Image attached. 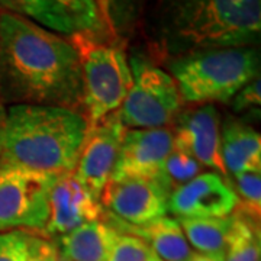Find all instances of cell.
Returning <instances> with one entry per match:
<instances>
[{"label": "cell", "instance_id": "6da1fadb", "mask_svg": "<svg viewBox=\"0 0 261 261\" xmlns=\"http://www.w3.org/2000/svg\"><path fill=\"white\" fill-rule=\"evenodd\" d=\"M0 102L83 113V77L68 37L0 9Z\"/></svg>", "mask_w": 261, "mask_h": 261}, {"label": "cell", "instance_id": "7a4b0ae2", "mask_svg": "<svg viewBox=\"0 0 261 261\" xmlns=\"http://www.w3.org/2000/svg\"><path fill=\"white\" fill-rule=\"evenodd\" d=\"M83 113L58 106L12 105L6 109L0 164L41 174L74 171L87 134Z\"/></svg>", "mask_w": 261, "mask_h": 261}, {"label": "cell", "instance_id": "3957f363", "mask_svg": "<svg viewBox=\"0 0 261 261\" xmlns=\"http://www.w3.org/2000/svg\"><path fill=\"white\" fill-rule=\"evenodd\" d=\"M261 0H167L160 37L171 54L214 48L255 47Z\"/></svg>", "mask_w": 261, "mask_h": 261}, {"label": "cell", "instance_id": "277c9868", "mask_svg": "<svg viewBox=\"0 0 261 261\" xmlns=\"http://www.w3.org/2000/svg\"><path fill=\"white\" fill-rule=\"evenodd\" d=\"M83 77V115L92 128L121 108L132 84L129 60L119 35L102 28L68 37Z\"/></svg>", "mask_w": 261, "mask_h": 261}, {"label": "cell", "instance_id": "5b68a950", "mask_svg": "<svg viewBox=\"0 0 261 261\" xmlns=\"http://www.w3.org/2000/svg\"><path fill=\"white\" fill-rule=\"evenodd\" d=\"M168 68L183 102H229L260 77V53L255 47L202 49L176 56Z\"/></svg>", "mask_w": 261, "mask_h": 261}, {"label": "cell", "instance_id": "8992f818", "mask_svg": "<svg viewBox=\"0 0 261 261\" xmlns=\"http://www.w3.org/2000/svg\"><path fill=\"white\" fill-rule=\"evenodd\" d=\"M132 84L116 116L125 129L167 128L177 118L181 96L170 73L142 54L129 60Z\"/></svg>", "mask_w": 261, "mask_h": 261}, {"label": "cell", "instance_id": "52a82bcc", "mask_svg": "<svg viewBox=\"0 0 261 261\" xmlns=\"http://www.w3.org/2000/svg\"><path fill=\"white\" fill-rule=\"evenodd\" d=\"M58 176L0 164V232H42L48 221V200Z\"/></svg>", "mask_w": 261, "mask_h": 261}, {"label": "cell", "instance_id": "ba28073f", "mask_svg": "<svg viewBox=\"0 0 261 261\" xmlns=\"http://www.w3.org/2000/svg\"><path fill=\"white\" fill-rule=\"evenodd\" d=\"M125 130L116 112L92 128H87L73 173L97 200H100L105 187L112 178Z\"/></svg>", "mask_w": 261, "mask_h": 261}, {"label": "cell", "instance_id": "9c48e42d", "mask_svg": "<svg viewBox=\"0 0 261 261\" xmlns=\"http://www.w3.org/2000/svg\"><path fill=\"white\" fill-rule=\"evenodd\" d=\"M168 192L159 180L128 177L111 180L100 197L115 219L128 225H145L167 215Z\"/></svg>", "mask_w": 261, "mask_h": 261}, {"label": "cell", "instance_id": "30bf717a", "mask_svg": "<svg viewBox=\"0 0 261 261\" xmlns=\"http://www.w3.org/2000/svg\"><path fill=\"white\" fill-rule=\"evenodd\" d=\"M238 207L232 186L216 171L197 174L174 189L167 200V212L174 218H224Z\"/></svg>", "mask_w": 261, "mask_h": 261}, {"label": "cell", "instance_id": "8fae6325", "mask_svg": "<svg viewBox=\"0 0 261 261\" xmlns=\"http://www.w3.org/2000/svg\"><path fill=\"white\" fill-rule=\"evenodd\" d=\"M171 132L174 148L186 152L221 176H228L221 151V119L214 105L206 103L178 113Z\"/></svg>", "mask_w": 261, "mask_h": 261}, {"label": "cell", "instance_id": "7c38bea8", "mask_svg": "<svg viewBox=\"0 0 261 261\" xmlns=\"http://www.w3.org/2000/svg\"><path fill=\"white\" fill-rule=\"evenodd\" d=\"M171 149L173 132L168 128L126 129L111 180L128 177L159 180Z\"/></svg>", "mask_w": 261, "mask_h": 261}, {"label": "cell", "instance_id": "4fadbf2b", "mask_svg": "<svg viewBox=\"0 0 261 261\" xmlns=\"http://www.w3.org/2000/svg\"><path fill=\"white\" fill-rule=\"evenodd\" d=\"M103 214L100 200L94 199L74 173L58 176L51 187L48 200L45 237H61L80 225L97 221Z\"/></svg>", "mask_w": 261, "mask_h": 261}, {"label": "cell", "instance_id": "5bb4252c", "mask_svg": "<svg viewBox=\"0 0 261 261\" xmlns=\"http://www.w3.org/2000/svg\"><path fill=\"white\" fill-rule=\"evenodd\" d=\"M119 232L100 219L80 225L57 238L60 260L106 261Z\"/></svg>", "mask_w": 261, "mask_h": 261}, {"label": "cell", "instance_id": "9a60e30c", "mask_svg": "<svg viewBox=\"0 0 261 261\" xmlns=\"http://www.w3.org/2000/svg\"><path fill=\"white\" fill-rule=\"evenodd\" d=\"M222 161L228 176L261 171V137L243 122H226L221 129Z\"/></svg>", "mask_w": 261, "mask_h": 261}, {"label": "cell", "instance_id": "2e32d148", "mask_svg": "<svg viewBox=\"0 0 261 261\" xmlns=\"http://www.w3.org/2000/svg\"><path fill=\"white\" fill-rule=\"evenodd\" d=\"M123 231L142 240L163 261H187L193 254L176 218L161 216L149 224L128 225L118 221Z\"/></svg>", "mask_w": 261, "mask_h": 261}, {"label": "cell", "instance_id": "e0dca14e", "mask_svg": "<svg viewBox=\"0 0 261 261\" xmlns=\"http://www.w3.org/2000/svg\"><path fill=\"white\" fill-rule=\"evenodd\" d=\"M192 250L207 255L225 257L233 215L224 218H176Z\"/></svg>", "mask_w": 261, "mask_h": 261}, {"label": "cell", "instance_id": "ac0fdd59", "mask_svg": "<svg viewBox=\"0 0 261 261\" xmlns=\"http://www.w3.org/2000/svg\"><path fill=\"white\" fill-rule=\"evenodd\" d=\"M0 9L29 19L64 37L79 31L73 19L54 0H0Z\"/></svg>", "mask_w": 261, "mask_h": 261}, {"label": "cell", "instance_id": "d6986e66", "mask_svg": "<svg viewBox=\"0 0 261 261\" xmlns=\"http://www.w3.org/2000/svg\"><path fill=\"white\" fill-rule=\"evenodd\" d=\"M258 221L243 212H233V224L226 241L224 261H260Z\"/></svg>", "mask_w": 261, "mask_h": 261}, {"label": "cell", "instance_id": "ffe728a7", "mask_svg": "<svg viewBox=\"0 0 261 261\" xmlns=\"http://www.w3.org/2000/svg\"><path fill=\"white\" fill-rule=\"evenodd\" d=\"M200 170H202V164L199 161H196L189 154L173 147L161 168L159 181L170 196L174 189H177L178 186L185 185L192 178H195L197 174H200Z\"/></svg>", "mask_w": 261, "mask_h": 261}, {"label": "cell", "instance_id": "44dd1931", "mask_svg": "<svg viewBox=\"0 0 261 261\" xmlns=\"http://www.w3.org/2000/svg\"><path fill=\"white\" fill-rule=\"evenodd\" d=\"M103 25L121 37L134 20L138 0H94Z\"/></svg>", "mask_w": 261, "mask_h": 261}, {"label": "cell", "instance_id": "7402d4cb", "mask_svg": "<svg viewBox=\"0 0 261 261\" xmlns=\"http://www.w3.org/2000/svg\"><path fill=\"white\" fill-rule=\"evenodd\" d=\"M235 187H232L238 202H243L241 212L258 219L261 209V171H244L232 176Z\"/></svg>", "mask_w": 261, "mask_h": 261}, {"label": "cell", "instance_id": "603a6c76", "mask_svg": "<svg viewBox=\"0 0 261 261\" xmlns=\"http://www.w3.org/2000/svg\"><path fill=\"white\" fill-rule=\"evenodd\" d=\"M73 19L79 31H99L105 28L94 0H54Z\"/></svg>", "mask_w": 261, "mask_h": 261}, {"label": "cell", "instance_id": "cb8c5ba5", "mask_svg": "<svg viewBox=\"0 0 261 261\" xmlns=\"http://www.w3.org/2000/svg\"><path fill=\"white\" fill-rule=\"evenodd\" d=\"M152 255V250L142 240L129 233H119L106 261H149Z\"/></svg>", "mask_w": 261, "mask_h": 261}, {"label": "cell", "instance_id": "d4e9b609", "mask_svg": "<svg viewBox=\"0 0 261 261\" xmlns=\"http://www.w3.org/2000/svg\"><path fill=\"white\" fill-rule=\"evenodd\" d=\"M31 233L20 229L0 232V261H28Z\"/></svg>", "mask_w": 261, "mask_h": 261}, {"label": "cell", "instance_id": "484cf974", "mask_svg": "<svg viewBox=\"0 0 261 261\" xmlns=\"http://www.w3.org/2000/svg\"><path fill=\"white\" fill-rule=\"evenodd\" d=\"M28 261H60L56 241L48 240L41 233H31Z\"/></svg>", "mask_w": 261, "mask_h": 261}, {"label": "cell", "instance_id": "4316f807", "mask_svg": "<svg viewBox=\"0 0 261 261\" xmlns=\"http://www.w3.org/2000/svg\"><path fill=\"white\" fill-rule=\"evenodd\" d=\"M233 111L243 112L250 108H258L261 105V84L260 77L254 79L252 82L245 84L241 90H238L232 99Z\"/></svg>", "mask_w": 261, "mask_h": 261}, {"label": "cell", "instance_id": "83f0119b", "mask_svg": "<svg viewBox=\"0 0 261 261\" xmlns=\"http://www.w3.org/2000/svg\"><path fill=\"white\" fill-rule=\"evenodd\" d=\"M187 261H224V257L219 255H207V254H200V252H195L189 257Z\"/></svg>", "mask_w": 261, "mask_h": 261}, {"label": "cell", "instance_id": "f1b7e54d", "mask_svg": "<svg viewBox=\"0 0 261 261\" xmlns=\"http://www.w3.org/2000/svg\"><path fill=\"white\" fill-rule=\"evenodd\" d=\"M5 115H6V109H5L3 103H0V140H2V129H3V122H5Z\"/></svg>", "mask_w": 261, "mask_h": 261}, {"label": "cell", "instance_id": "f546056e", "mask_svg": "<svg viewBox=\"0 0 261 261\" xmlns=\"http://www.w3.org/2000/svg\"><path fill=\"white\" fill-rule=\"evenodd\" d=\"M149 261H163V260H161V258H159V257H157V255L154 254V255L151 257V260H149Z\"/></svg>", "mask_w": 261, "mask_h": 261}, {"label": "cell", "instance_id": "4dcf8cb0", "mask_svg": "<svg viewBox=\"0 0 261 261\" xmlns=\"http://www.w3.org/2000/svg\"><path fill=\"white\" fill-rule=\"evenodd\" d=\"M60 261H64V260H60Z\"/></svg>", "mask_w": 261, "mask_h": 261}]
</instances>
